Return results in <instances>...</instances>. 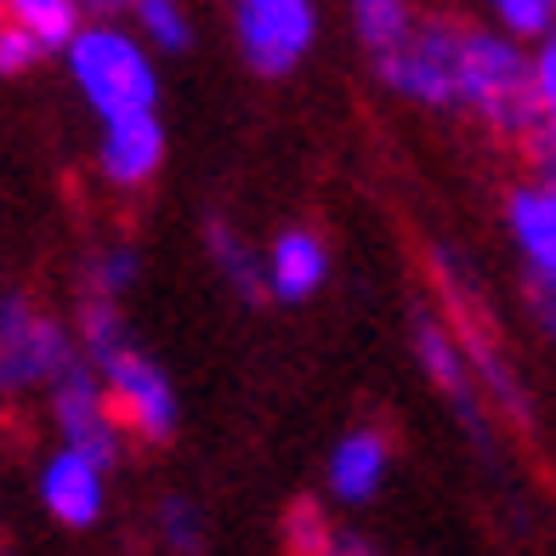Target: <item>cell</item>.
Wrapping results in <instances>:
<instances>
[{
	"instance_id": "cell-22",
	"label": "cell",
	"mask_w": 556,
	"mask_h": 556,
	"mask_svg": "<svg viewBox=\"0 0 556 556\" xmlns=\"http://www.w3.org/2000/svg\"><path fill=\"white\" fill-rule=\"evenodd\" d=\"M290 540H295V551H324L330 545V522H324L313 505H301L295 522H290Z\"/></svg>"
},
{
	"instance_id": "cell-13",
	"label": "cell",
	"mask_w": 556,
	"mask_h": 556,
	"mask_svg": "<svg viewBox=\"0 0 556 556\" xmlns=\"http://www.w3.org/2000/svg\"><path fill=\"white\" fill-rule=\"evenodd\" d=\"M505 233L522 256V278L556 285V176L534 170L505 193Z\"/></svg>"
},
{
	"instance_id": "cell-11",
	"label": "cell",
	"mask_w": 556,
	"mask_h": 556,
	"mask_svg": "<svg viewBox=\"0 0 556 556\" xmlns=\"http://www.w3.org/2000/svg\"><path fill=\"white\" fill-rule=\"evenodd\" d=\"M165 119L154 114H119L97 125V176L114 188V193H142L154 176L165 170Z\"/></svg>"
},
{
	"instance_id": "cell-17",
	"label": "cell",
	"mask_w": 556,
	"mask_h": 556,
	"mask_svg": "<svg viewBox=\"0 0 556 556\" xmlns=\"http://www.w3.org/2000/svg\"><path fill=\"white\" fill-rule=\"evenodd\" d=\"M346 7V29H352V40L369 52V63L381 58V52H392V46L403 40V29L415 23V12H420V0H341Z\"/></svg>"
},
{
	"instance_id": "cell-21",
	"label": "cell",
	"mask_w": 556,
	"mask_h": 556,
	"mask_svg": "<svg viewBox=\"0 0 556 556\" xmlns=\"http://www.w3.org/2000/svg\"><path fill=\"white\" fill-rule=\"evenodd\" d=\"M40 58H46V46L29 29L0 17V80H23L29 68H40Z\"/></svg>"
},
{
	"instance_id": "cell-16",
	"label": "cell",
	"mask_w": 556,
	"mask_h": 556,
	"mask_svg": "<svg viewBox=\"0 0 556 556\" xmlns=\"http://www.w3.org/2000/svg\"><path fill=\"white\" fill-rule=\"evenodd\" d=\"M142 278V250L131 239H103L86 250L80 262V295H103V301H131Z\"/></svg>"
},
{
	"instance_id": "cell-1",
	"label": "cell",
	"mask_w": 556,
	"mask_h": 556,
	"mask_svg": "<svg viewBox=\"0 0 556 556\" xmlns=\"http://www.w3.org/2000/svg\"><path fill=\"white\" fill-rule=\"evenodd\" d=\"M74 341L80 358L97 369V381L109 392V409L119 415L125 438H137L148 448H165L182 432V397H176L170 369L131 336L125 301H103V295H80L74 307Z\"/></svg>"
},
{
	"instance_id": "cell-19",
	"label": "cell",
	"mask_w": 556,
	"mask_h": 556,
	"mask_svg": "<svg viewBox=\"0 0 556 556\" xmlns=\"http://www.w3.org/2000/svg\"><path fill=\"white\" fill-rule=\"evenodd\" d=\"M0 17L29 29L46 52H58L74 35V23H80V0H0Z\"/></svg>"
},
{
	"instance_id": "cell-10",
	"label": "cell",
	"mask_w": 556,
	"mask_h": 556,
	"mask_svg": "<svg viewBox=\"0 0 556 556\" xmlns=\"http://www.w3.org/2000/svg\"><path fill=\"white\" fill-rule=\"evenodd\" d=\"M392 466H397V448L381 426H346L330 443V454H324V494H330L336 511L358 517L387 494Z\"/></svg>"
},
{
	"instance_id": "cell-20",
	"label": "cell",
	"mask_w": 556,
	"mask_h": 556,
	"mask_svg": "<svg viewBox=\"0 0 556 556\" xmlns=\"http://www.w3.org/2000/svg\"><path fill=\"white\" fill-rule=\"evenodd\" d=\"M483 23L511 40H540L556 29V0H483Z\"/></svg>"
},
{
	"instance_id": "cell-23",
	"label": "cell",
	"mask_w": 556,
	"mask_h": 556,
	"mask_svg": "<svg viewBox=\"0 0 556 556\" xmlns=\"http://www.w3.org/2000/svg\"><path fill=\"white\" fill-rule=\"evenodd\" d=\"M131 0H80V17H109V23H125Z\"/></svg>"
},
{
	"instance_id": "cell-7",
	"label": "cell",
	"mask_w": 556,
	"mask_h": 556,
	"mask_svg": "<svg viewBox=\"0 0 556 556\" xmlns=\"http://www.w3.org/2000/svg\"><path fill=\"white\" fill-rule=\"evenodd\" d=\"M109 466L74 443H52L35 466V500L63 534H97L109 522Z\"/></svg>"
},
{
	"instance_id": "cell-2",
	"label": "cell",
	"mask_w": 556,
	"mask_h": 556,
	"mask_svg": "<svg viewBox=\"0 0 556 556\" xmlns=\"http://www.w3.org/2000/svg\"><path fill=\"white\" fill-rule=\"evenodd\" d=\"M432 256V278H438V295H443V318L454 341H460L466 364L477 375V392L494 397V409L517 426V432H534V392H528V381L511 369V352H505L494 318H489V290L483 278H477V267L466 262V250L454 244H432L426 250Z\"/></svg>"
},
{
	"instance_id": "cell-9",
	"label": "cell",
	"mask_w": 556,
	"mask_h": 556,
	"mask_svg": "<svg viewBox=\"0 0 556 556\" xmlns=\"http://www.w3.org/2000/svg\"><path fill=\"white\" fill-rule=\"evenodd\" d=\"M40 397H46V415H52L58 443L86 448L91 460H103L109 471L119 466L125 426H119V415L109 409V392H103V381H97V369H91L86 358H74Z\"/></svg>"
},
{
	"instance_id": "cell-8",
	"label": "cell",
	"mask_w": 556,
	"mask_h": 556,
	"mask_svg": "<svg viewBox=\"0 0 556 556\" xmlns=\"http://www.w3.org/2000/svg\"><path fill=\"white\" fill-rule=\"evenodd\" d=\"M409 352H415L420 375L448 397V409L460 415L466 438H471L477 448H494V420H489V409H483L477 375H471L466 352H460V341H454L448 318H443L438 307H415V318H409Z\"/></svg>"
},
{
	"instance_id": "cell-6",
	"label": "cell",
	"mask_w": 556,
	"mask_h": 556,
	"mask_svg": "<svg viewBox=\"0 0 556 556\" xmlns=\"http://www.w3.org/2000/svg\"><path fill=\"white\" fill-rule=\"evenodd\" d=\"M227 23L256 80H290L324 40L318 0H227Z\"/></svg>"
},
{
	"instance_id": "cell-18",
	"label": "cell",
	"mask_w": 556,
	"mask_h": 556,
	"mask_svg": "<svg viewBox=\"0 0 556 556\" xmlns=\"http://www.w3.org/2000/svg\"><path fill=\"white\" fill-rule=\"evenodd\" d=\"M154 534L165 551L176 556H199L211 551V522H205V505H199L193 494H165L160 511H154Z\"/></svg>"
},
{
	"instance_id": "cell-15",
	"label": "cell",
	"mask_w": 556,
	"mask_h": 556,
	"mask_svg": "<svg viewBox=\"0 0 556 556\" xmlns=\"http://www.w3.org/2000/svg\"><path fill=\"white\" fill-rule=\"evenodd\" d=\"M125 23H131V35L154 58H182V52H193V40H199L188 0H131Z\"/></svg>"
},
{
	"instance_id": "cell-4",
	"label": "cell",
	"mask_w": 556,
	"mask_h": 556,
	"mask_svg": "<svg viewBox=\"0 0 556 556\" xmlns=\"http://www.w3.org/2000/svg\"><path fill=\"white\" fill-rule=\"evenodd\" d=\"M460 35L466 17L448 12H415V23L403 29L392 52L375 58L381 86L409 109L426 114H460Z\"/></svg>"
},
{
	"instance_id": "cell-5",
	"label": "cell",
	"mask_w": 556,
	"mask_h": 556,
	"mask_svg": "<svg viewBox=\"0 0 556 556\" xmlns=\"http://www.w3.org/2000/svg\"><path fill=\"white\" fill-rule=\"evenodd\" d=\"M74 358H80V341L68 318H58L17 285L0 290V397H40Z\"/></svg>"
},
{
	"instance_id": "cell-14",
	"label": "cell",
	"mask_w": 556,
	"mask_h": 556,
	"mask_svg": "<svg viewBox=\"0 0 556 556\" xmlns=\"http://www.w3.org/2000/svg\"><path fill=\"white\" fill-rule=\"evenodd\" d=\"M205 256H211L216 278L244 301V307H262V301H267V285H262V250L250 244L227 216H205Z\"/></svg>"
},
{
	"instance_id": "cell-3",
	"label": "cell",
	"mask_w": 556,
	"mask_h": 556,
	"mask_svg": "<svg viewBox=\"0 0 556 556\" xmlns=\"http://www.w3.org/2000/svg\"><path fill=\"white\" fill-rule=\"evenodd\" d=\"M68 86L86 103V114L103 125L119 114H154L165 80H160V58L131 35V23H109V17H80L74 35L58 46Z\"/></svg>"
},
{
	"instance_id": "cell-12",
	"label": "cell",
	"mask_w": 556,
	"mask_h": 556,
	"mask_svg": "<svg viewBox=\"0 0 556 556\" xmlns=\"http://www.w3.org/2000/svg\"><path fill=\"white\" fill-rule=\"evenodd\" d=\"M262 285L278 307H307L330 285V244H324L318 227H301V222L278 227L262 250Z\"/></svg>"
}]
</instances>
